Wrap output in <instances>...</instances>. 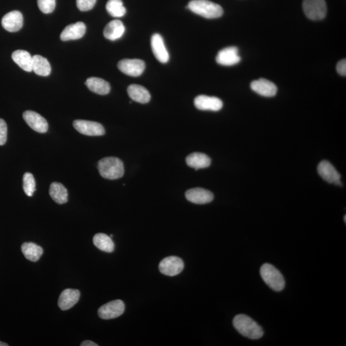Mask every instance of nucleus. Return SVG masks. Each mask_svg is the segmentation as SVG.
Returning a JSON list of instances; mask_svg holds the SVG:
<instances>
[{
  "label": "nucleus",
  "instance_id": "nucleus-1",
  "mask_svg": "<svg viewBox=\"0 0 346 346\" xmlns=\"http://www.w3.org/2000/svg\"><path fill=\"white\" fill-rule=\"evenodd\" d=\"M233 326L239 334L252 340L259 339L264 335L262 327L251 317L239 314L234 317Z\"/></svg>",
  "mask_w": 346,
  "mask_h": 346
},
{
  "label": "nucleus",
  "instance_id": "nucleus-2",
  "mask_svg": "<svg viewBox=\"0 0 346 346\" xmlns=\"http://www.w3.org/2000/svg\"><path fill=\"white\" fill-rule=\"evenodd\" d=\"M187 8L194 14L207 19H215L222 16L223 8L220 5L209 0H192Z\"/></svg>",
  "mask_w": 346,
  "mask_h": 346
},
{
  "label": "nucleus",
  "instance_id": "nucleus-3",
  "mask_svg": "<svg viewBox=\"0 0 346 346\" xmlns=\"http://www.w3.org/2000/svg\"><path fill=\"white\" fill-rule=\"evenodd\" d=\"M98 168L100 175L108 179H117L124 175L123 162L117 157H106L98 162Z\"/></svg>",
  "mask_w": 346,
  "mask_h": 346
},
{
  "label": "nucleus",
  "instance_id": "nucleus-4",
  "mask_svg": "<svg viewBox=\"0 0 346 346\" xmlns=\"http://www.w3.org/2000/svg\"><path fill=\"white\" fill-rule=\"evenodd\" d=\"M260 272L262 280L273 290L280 292L285 288V279L282 273L271 264L263 265Z\"/></svg>",
  "mask_w": 346,
  "mask_h": 346
},
{
  "label": "nucleus",
  "instance_id": "nucleus-5",
  "mask_svg": "<svg viewBox=\"0 0 346 346\" xmlns=\"http://www.w3.org/2000/svg\"><path fill=\"white\" fill-rule=\"evenodd\" d=\"M303 9L308 19L314 21L323 20L327 13L325 0H303Z\"/></svg>",
  "mask_w": 346,
  "mask_h": 346
},
{
  "label": "nucleus",
  "instance_id": "nucleus-6",
  "mask_svg": "<svg viewBox=\"0 0 346 346\" xmlns=\"http://www.w3.org/2000/svg\"><path fill=\"white\" fill-rule=\"evenodd\" d=\"M158 268L162 274L168 277H174L184 270V263L179 257L171 256L163 259L160 262Z\"/></svg>",
  "mask_w": 346,
  "mask_h": 346
},
{
  "label": "nucleus",
  "instance_id": "nucleus-7",
  "mask_svg": "<svg viewBox=\"0 0 346 346\" xmlns=\"http://www.w3.org/2000/svg\"><path fill=\"white\" fill-rule=\"evenodd\" d=\"M125 305L120 300L111 301L98 309V316L101 319L108 320L117 318L124 313Z\"/></svg>",
  "mask_w": 346,
  "mask_h": 346
},
{
  "label": "nucleus",
  "instance_id": "nucleus-8",
  "mask_svg": "<svg viewBox=\"0 0 346 346\" xmlns=\"http://www.w3.org/2000/svg\"><path fill=\"white\" fill-rule=\"evenodd\" d=\"M74 126L78 132L87 136H101L105 135V130L100 123L86 120H75Z\"/></svg>",
  "mask_w": 346,
  "mask_h": 346
},
{
  "label": "nucleus",
  "instance_id": "nucleus-9",
  "mask_svg": "<svg viewBox=\"0 0 346 346\" xmlns=\"http://www.w3.org/2000/svg\"><path fill=\"white\" fill-rule=\"evenodd\" d=\"M119 70L130 77H139L145 68V62L140 59H123L118 64Z\"/></svg>",
  "mask_w": 346,
  "mask_h": 346
},
{
  "label": "nucleus",
  "instance_id": "nucleus-10",
  "mask_svg": "<svg viewBox=\"0 0 346 346\" xmlns=\"http://www.w3.org/2000/svg\"><path fill=\"white\" fill-rule=\"evenodd\" d=\"M23 117L28 125L34 131L41 134L48 131V122L40 114L34 111H27L23 113Z\"/></svg>",
  "mask_w": 346,
  "mask_h": 346
},
{
  "label": "nucleus",
  "instance_id": "nucleus-11",
  "mask_svg": "<svg viewBox=\"0 0 346 346\" xmlns=\"http://www.w3.org/2000/svg\"><path fill=\"white\" fill-rule=\"evenodd\" d=\"M194 105L199 110L216 112L222 108L223 103L220 98L199 95L195 98Z\"/></svg>",
  "mask_w": 346,
  "mask_h": 346
},
{
  "label": "nucleus",
  "instance_id": "nucleus-12",
  "mask_svg": "<svg viewBox=\"0 0 346 346\" xmlns=\"http://www.w3.org/2000/svg\"><path fill=\"white\" fill-rule=\"evenodd\" d=\"M2 25L9 32H16L22 29L23 17L22 13L17 10L10 12L2 18Z\"/></svg>",
  "mask_w": 346,
  "mask_h": 346
},
{
  "label": "nucleus",
  "instance_id": "nucleus-13",
  "mask_svg": "<svg viewBox=\"0 0 346 346\" xmlns=\"http://www.w3.org/2000/svg\"><path fill=\"white\" fill-rule=\"evenodd\" d=\"M239 56L238 48L236 47H228L221 49L216 57V62L222 66H231L238 64L241 61Z\"/></svg>",
  "mask_w": 346,
  "mask_h": 346
},
{
  "label": "nucleus",
  "instance_id": "nucleus-14",
  "mask_svg": "<svg viewBox=\"0 0 346 346\" xmlns=\"http://www.w3.org/2000/svg\"><path fill=\"white\" fill-rule=\"evenodd\" d=\"M151 45H152V51L156 59L161 63H167L170 60V54H169L162 36L158 33L153 35L151 40Z\"/></svg>",
  "mask_w": 346,
  "mask_h": 346
},
{
  "label": "nucleus",
  "instance_id": "nucleus-15",
  "mask_svg": "<svg viewBox=\"0 0 346 346\" xmlns=\"http://www.w3.org/2000/svg\"><path fill=\"white\" fill-rule=\"evenodd\" d=\"M186 197L189 202L199 205L209 204L214 199L212 192L202 188L188 190L186 192Z\"/></svg>",
  "mask_w": 346,
  "mask_h": 346
},
{
  "label": "nucleus",
  "instance_id": "nucleus-16",
  "mask_svg": "<svg viewBox=\"0 0 346 346\" xmlns=\"http://www.w3.org/2000/svg\"><path fill=\"white\" fill-rule=\"evenodd\" d=\"M317 171L322 179L329 183L341 185L340 174L329 161H322L317 168Z\"/></svg>",
  "mask_w": 346,
  "mask_h": 346
},
{
  "label": "nucleus",
  "instance_id": "nucleus-17",
  "mask_svg": "<svg viewBox=\"0 0 346 346\" xmlns=\"http://www.w3.org/2000/svg\"><path fill=\"white\" fill-rule=\"evenodd\" d=\"M251 89L264 97H273L277 93V87L269 80L260 79L251 84Z\"/></svg>",
  "mask_w": 346,
  "mask_h": 346
},
{
  "label": "nucleus",
  "instance_id": "nucleus-18",
  "mask_svg": "<svg viewBox=\"0 0 346 346\" xmlns=\"http://www.w3.org/2000/svg\"><path fill=\"white\" fill-rule=\"evenodd\" d=\"M80 293L79 290L67 288L62 291L59 296L58 305L62 311H67L74 306L80 300Z\"/></svg>",
  "mask_w": 346,
  "mask_h": 346
},
{
  "label": "nucleus",
  "instance_id": "nucleus-19",
  "mask_svg": "<svg viewBox=\"0 0 346 346\" xmlns=\"http://www.w3.org/2000/svg\"><path fill=\"white\" fill-rule=\"evenodd\" d=\"M86 32V26L83 22H77L67 26L61 34L62 41L77 40L82 38Z\"/></svg>",
  "mask_w": 346,
  "mask_h": 346
},
{
  "label": "nucleus",
  "instance_id": "nucleus-20",
  "mask_svg": "<svg viewBox=\"0 0 346 346\" xmlns=\"http://www.w3.org/2000/svg\"><path fill=\"white\" fill-rule=\"evenodd\" d=\"M125 32V27L123 22L116 20L112 21L106 25L103 31V35L106 39L111 41H116L120 39Z\"/></svg>",
  "mask_w": 346,
  "mask_h": 346
},
{
  "label": "nucleus",
  "instance_id": "nucleus-21",
  "mask_svg": "<svg viewBox=\"0 0 346 346\" xmlns=\"http://www.w3.org/2000/svg\"><path fill=\"white\" fill-rule=\"evenodd\" d=\"M187 165L197 170L209 167L211 165V159L207 155L202 153H193L186 158Z\"/></svg>",
  "mask_w": 346,
  "mask_h": 346
},
{
  "label": "nucleus",
  "instance_id": "nucleus-22",
  "mask_svg": "<svg viewBox=\"0 0 346 346\" xmlns=\"http://www.w3.org/2000/svg\"><path fill=\"white\" fill-rule=\"evenodd\" d=\"M127 91L130 98L136 102L144 104L149 102L151 100L149 91L141 85H130Z\"/></svg>",
  "mask_w": 346,
  "mask_h": 346
},
{
  "label": "nucleus",
  "instance_id": "nucleus-23",
  "mask_svg": "<svg viewBox=\"0 0 346 346\" xmlns=\"http://www.w3.org/2000/svg\"><path fill=\"white\" fill-rule=\"evenodd\" d=\"M12 59L24 71H32V57L28 51L22 49L15 51L12 54Z\"/></svg>",
  "mask_w": 346,
  "mask_h": 346
},
{
  "label": "nucleus",
  "instance_id": "nucleus-24",
  "mask_svg": "<svg viewBox=\"0 0 346 346\" xmlns=\"http://www.w3.org/2000/svg\"><path fill=\"white\" fill-rule=\"evenodd\" d=\"M85 84L88 89L98 95H106L111 91V85L109 83L100 78H89L87 80Z\"/></svg>",
  "mask_w": 346,
  "mask_h": 346
},
{
  "label": "nucleus",
  "instance_id": "nucleus-25",
  "mask_svg": "<svg viewBox=\"0 0 346 346\" xmlns=\"http://www.w3.org/2000/svg\"><path fill=\"white\" fill-rule=\"evenodd\" d=\"M49 195L57 204L62 205L68 201V192L66 187L59 182H53L49 187Z\"/></svg>",
  "mask_w": 346,
  "mask_h": 346
},
{
  "label": "nucleus",
  "instance_id": "nucleus-26",
  "mask_svg": "<svg viewBox=\"0 0 346 346\" xmlns=\"http://www.w3.org/2000/svg\"><path fill=\"white\" fill-rule=\"evenodd\" d=\"M32 71L40 76L47 77L51 74V66L48 60L44 57L35 54L32 57Z\"/></svg>",
  "mask_w": 346,
  "mask_h": 346
},
{
  "label": "nucleus",
  "instance_id": "nucleus-27",
  "mask_svg": "<svg viewBox=\"0 0 346 346\" xmlns=\"http://www.w3.org/2000/svg\"><path fill=\"white\" fill-rule=\"evenodd\" d=\"M22 251L25 258L31 262H37L43 254L41 246L33 243H25L22 244Z\"/></svg>",
  "mask_w": 346,
  "mask_h": 346
},
{
  "label": "nucleus",
  "instance_id": "nucleus-28",
  "mask_svg": "<svg viewBox=\"0 0 346 346\" xmlns=\"http://www.w3.org/2000/svg\"><path fill=\"white\" fill-rule=\"evenodd\" d=\"M93 243L96 248L106 253H112L115 248V245L111 236L104 233L96 234L93 238Z\"/></svg>",
  "mask_w": 346,
  "mask_h": 346
},
{
  "label": "nucleus",
  "instance_id": "nucleus-29",
  "mask_svg": "<svg viewBox=\"0 0 346 346\" xmlns=\"http://www.w3.org/2000/svg\"><path fill=\"white\" fill-rule=\"evenodd\" d=\"M106 9L108 14L114 17H123L126 12L122 0H108L106 3Z\"/></svg>",
  "mask_w": 346,
  "mask_h": 346
},
{
  "label": "nucleus",
  "instance_id": "nucleus-30",
  "mask_svg": "<svg viewBox=\"0 0 346 346\" xmlns=\"http://www.w3.org/2000/svg\"><path fill=\"white\" fill-rule=\"evenodd\" d=\"M23 190L28 196H32L35 191V181L32 173H26L23 176Z\"/></svg>",
  "mask_w": 346,
  "mask_h": 346
},
{
  "label": "nucleus",
  "instance_id": "nucleus-31",
  "mask_svg": "<svg viewBox=\"0 0 346 346\" xmlns=\"http://www.w3.org/2000/svg\"><path fill=\"white\" fill-rule=\"evenodd\" d=\"M38 5L41 12L49 14L56 8V0H38Z\"/></svg>",
  "mask_w": 346,
  "mask_h": 346
},
{
  "label": "nucleus",
  "instance_id": "nucleus-32",
  "mask_svg": "<svg viewBox=\"0 0 346 346\" xmlns=\"http://www.w3.org/2000/svg\"><path fill=\"white\" fill-rule=\"evenodd\" d=\"M97 0H77L78 9L81 11H88L93 9Z\"/></svg>",
  "mask_w": 346,
  "mask_h": 346
},
{
  "label": "nucleus",
  "instance_id": "nucleus-33",
  "mask_svg": "<svg viewBox=\"0 0 346 346\" xmlns=\"http://www.w3.org/2000/svg\"><path fill=\"white\" fill-rule=\"evenodd\" d=\"M7 126L4 119H0V145H3L7 142Z\"/></svg>",
  "mask_w": 346,
  "mask_h": 346
},
{
  "label": "nucleus",
  "instance_id": "nucleus-34",
  "mask_svg": "<svg viewBox=\"0 0 346 346\" xmlns=\"http://www.w3.org/2000/svg\"><path fill=\"white\" fill-rule=\"evenodd\" d=\"M337 71L341 76H346V61L345 59L338 62Z\"/></svg>",
  "mask_w": 346,
  "mask_h": 346
},
{
  "label": "nucleus",
  "instance_id": "nucleus-35",
  "mask_svg": "<svg viewBox=\"0 0 346 346\" xmlns=\"http://www.w3.org/2000/svg\"><path fill=\"white\" fill-rule=\"evenodd\" d=\"M81 346H98L97 344H96L95 342L91 341V340H85L80 344Z\"/></svg>",
  "mask_w": 346,
  "mask_h": 346
},
{
  "label": "nucleus",
  "instance_id": "nucleus-36",
  "mask_svg": "<svg viewBox=\"0 0 346 346\" xmlns=\"http://www.w3.org/2000/svg\"><path fill=\"white\" fill-rule=\"evenodd\" d=\"M8 345H9L6 344V343L2 342L0 341V346H8Z\"/></svg>",
  "mask_w": 346,
  "mask_h": 346
},
{
  "label": "nucleus",
  "instance_id": "nucleus-37",
  "mask_svg": "<svg viewBox=\"0 0 346 346\" xmlns=\"http://www.w3.org/2000/svg\"><path fill=\"white\" fill-rule=\"evenodd\" d=\"M344 222L346 223V216H345V215L344 216Z\"/></svg>",
  "mask_w": 346,
  "mask_h": 346
}]
</instances>
